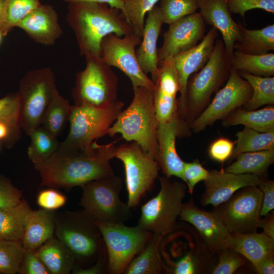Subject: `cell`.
Returning <instances> with one entry per match:
<instances>
[{
  "label": "cell",
  "mask_w": 274,
  "mask_h": 274,
  "mask_svg": "<svg viewBox=\"0 0 274 274\" xmlns=\"http://www.w3.org/2000/svg\"><path fill=\"white\" fill-rule=\"evenodd\" d=\"M116 141L105 145L93 142L90 151L70 153L57 150L46 160L34 165L41 186L71 188L115 174L110 163L114 158Z\"/></svg>",
  "instance_id": "obj_1"
},
{
  "label": "cell",
  "mask_w": 274,
  "mask_h": 274,
  "mask_svg": "<svg viewBox=\"0 0 274 274\" xmlns=\"http://www.w3.org/2000/svg\"><path fill=\"white\" fill-rule=\"evenodd\" d=\"M74 26L82 52L100 56L101 43L110 33L123 37L133 33L121 10L105 4L70 3Z\"/></svg>",
  "instance_id": "obj_2"
},
{
  "label": "cell",
  "mask_w": 274,
  "mask_h": 274,
  "mask_svg": "<svg viewBox=\"0 0 274 274\" xmlns=\"http://www.w3.org/2000/svg\"><path fill=\"white\" fill-rule=\"evenodd\" d=\"M133 92L131 102L120 112L108 134L113 137L119 133L127 142L138 143L156 160L159 122L155 110L153 90L139 87Z\"/></svg>",
  "instance_id": "obj_3"
},
{
  "label": "cell",
  "mask_w": 274,
  "mask_h": 274,
  "mask_svg": "<svg viewBox=\"0 0 274 274\" xmlns=\"http://www.w3.org/2000/svg\"><path fill=\"white\" fill-rule=\"evenodd\" d=\"M54 216L56 237L72 253L77 267L93 264L105 245L96 221L84 210L54 213Z\"/></svg>",
  "instance_id": "obj_4"
},
{
  "label": "cell",
  "mask_w": 274,
  "mask_h": 274,
  "mask_svg": "<svg viewBox=\"0 0 274 274\" xmlns=\"http://www.w3.org/2000/svg\"><path fill=\"white\" fill-rule=\"evenodd\" d=\"M231 68V57L222 39H217L208 61L188 80L183 118L189 124L208 106L212 95L224 85Z\"/></svg>",
  "instance_id": "obj_5"
},
{
  "label": "cell",
  "mask_w": 274,
  "mask_h": 274,
  "mask_svg": "<svg viewBox=\"0 0 274 274\" xmlns=\"http://www.w3.org/2000/svg\"><path fill=\"white\" fill-rule=\"evenodd\" d=\"M123 107L119 100L106 108L73 106L68 134L57 150L70 153L91 151L95 140L108 134Z\"/></svg>",
  "instance_id": "obj_6"
},
{
  "label": "cell",
  "mask_w": 274,
  "mask_h": 274,
  "mask_svg": "<svg viewBox=\"0 0 274 274\" xmlns=\"http://www.w3.org/2000/svg\"><path fill=\"white\" fill-rule=\"evenodd\" d=\"M159 179V191L141 207L138 225L164 237L172 231L179 218L187 187L184 182L172 181L164 175Z\"/></svg>",
  "instance_id": "obj_7"
},
{
  "label": "cell",
  "mask_w": 274,
  "mask_h": 274,
  "mask_svg": "<svg viewBox=\"0 0 274 274\" xmlns=\"http://www.w3.org/2000/svg\"><path fill=\"white\" fill-rule=\"evenodd\" d=\"M122 186V179L115 174L91 181L81 186L79 204L97 221L124 224L131 211L120 198Z\"/></svg>",
  "instance_id": "obj_8"
},
{
  "label": "cell",
  "mask_w": 274,
  "mask_h": 274,
  "mask_svg": "<svg viewBox=\"0 0 274 274\" xmlns=\"http://www.w3.org/2000/svg\"><path fill=\"white\" fill-rule=\"evenodd\" d=\"M87 59L86 66L78 74L73 92L75 105L107 107L117 100L118 77L100 56Z\"/></svg>",
  "instance_id": "obj_9"
},
{
  "label": "cell",
  "mask_w": 274,
  "mask_h": 274,
  "mask_svg": "<svg viewBox=\"0 0 274 274\" xmlns=\"http://www.w3.org/2000/svg\"><path fill=\"white\" fill-rule=\"evenodd\" d=\"M114 157L124 165L127 205L130 209L135 208L152 188L158 176L159 165L156 159L134 141L116 147Z\"/></svg>",
  "instance_id": "obj_10"
},
{
  "label": "cell",
  "mask_w": 274,
  "mask_h": 274,
  "mask_svg": "<svg viewBox=\"0 0 274 274\" xmlns=\"http://www.w3.org/2000/svg\"><path fill=\"white\" fill-rule=\"evenodd\" d=\"M96 222L107 252L109 273H123L152 233L139 225L128 226L124 224Z\"/></svg>",
  "instance_id": "obj_11"
},
{
  "label": "cell",
  "mask_w": 274,
  "mask_h": 274,
  "mask_svg": "<svg viewBox=\"0 0 274 274\" xmlns=\"http://www.w3.org/2000/svg\"><path fill=\"white\" fill-rule=\"evenodd\" d=\"M56 90L53 76L48 71L30 73L21 81L17 93L20 101L19 122L28 135L41 125Z\"/></svg>",
  "instance_id": "obj_12"
},
{
  "label": "cell",
  "mask_w": 274,
  "mask_h": 274,
  "mask_svg": "<svg viewBox=\"0 0 274 274\" xmlns=\"http://www.w3.org/2000/svg\"><path fill=\"white\" fill-rule=\"evenodd\" d=\"M262 196L258 186H247L212 211L231 234L255 232L260 227L262 221L260 212Z\"/></svg>",
  "instance_id": "obj_13"
},
{
  "label": "cell",
  "mask_w": 274,
  "mask_h": 274,
  "mask_svg": "<svg viewBox=\"0 0 274 274\" xmlns=\"http://www.w3.org/2000/svg\"><path fill=\"white\" fill-rule=\"evenodd\" d=\"M141 40L134 33L123 37L109 34L101 41L100 57L106 64L119 68L127 76L133 90L139 87L154 90V82L143 71L136 56L135 48Z\"/></svg>",
  "instance_id": "obj_14"
},
{
  "label": "cell",
  "mask_w": 274,
  "mask_h": 274,
  "mask_svg": "<svg viewBox=\"0 0 274 274\" xmlns=\"http://www.w3.org/2000/svg\"><path fill=\"white\" fill-rule=\"evenodd\" d=\"M252 88L232 66L229 76L206 109L190 124L192 131L198 133L233 111L242 108L250 99Z\"/></svg>",
  "instance_id": "obj_15"
},
{
  "label": "cell",
  "mask_w": 274,
  "mask_h": 274,
  "mask_svg": "<svg viewBox=\"0 0 274 274\" xmlns=\"http://www.w3.org/2000/svg\"><path fill=\"white\" fill-rule=\"evenodd\" d=\"M192 130L190 124L179 111L169 121L159 123L157 132L156 160L163 175L170 178L175 176L185 183L183 174L184 162L178 155L176 142L178 138L189 137Z\"/></svg>",
  "instance_id": "obj_16"
},
{
  "label": "cell",
  "mask_w": 274,
  "mask_h": 274,
  "mask_svg": "<svg viewBox=\"0 0 274 274\" xmlns=\"http://www.w3.org/2000/svg\"><path fill=\"white\" fill-rule=\"evenodd\" d=\"M179 219L195 228L212 253L230 247L232 234L213 212L201 210L190 200L183 203Z\"/></svg>",
  "instance_id": "obj_17"
},
{
  "label": "cell",
  "mask_w": 274,
  "mask_h": 274,
  "mask_svg": "<svg viewBox=\"0 0 274 274\" xmlns=\"http://www.w3.org/2000/svg\"><path fill=\"white\" fill-rule=\"evenodd\" d=\"M206 24L200 14L185 16L170 24L157 50L158 63L196 46L205 36Z\"/></svg>",
  "instance_id": "obj_18"
},
{
  "label": "cell",
  "mask_w": 274,
  "mask_h": 274,
  "mask_svg": "<svg viewBox=\"0 0 274 274\" xmlns=\"http://www.w3.org/2000/svg\"><path fill=\"white\" fill-rule=\"evenodd\" d=\"M218 36L219 31L212 27L196 46L174 56L180 87V95L178 98V111L183 117L188 80L191 75L201 70L208 61Z\"/></svg>",
  "instance_id": "obj_19"
},
{
  "label": "cell",
  "mask_w": 274,
  "mask_h": 274,
  "mask_svg": "<svg viewBox=\"0 0 274 274\" xmlns=\"http://www.w3.org/2000/svg\"><path fill=\"white\" fill-rule=\"evenodd\" d=\"M154 103L159 123L170 120L178 111L177 94L180 87L174 56L166 57L158 63L154 81Z\"/></svg>",
  "instance_id": "obj_20"
},
{
  "label": "cell",
  "mask_w": 274,
  "mask_h": 274,
  "mask_svg": "<svg viewBox=\"0 0 274 274\" xmlns=\"http://www.w3.org/2000/svg\"><path fill=\"white\" fill-rule=\"evenodd\" d=\"M263 177L252 174H235L224 169L209 170V176L204 181V192L202 195V206L215 207L227 200L239 189L250 186H257Z\"/></svg>",
  "instance_id": "obj_21"
},
{
  "label": "cell",
  "mask_w": 274,
  "mask_h": 274,
  "mask_svg": "<svg viewBox=\"0 0 274 274\" xmlns=\"http://www.w3.org/2000/svg\"><path fill=\"white\" fill-rule=\"evenodd\" d=\"M198 9L205 23L222 35L228 55L232 57L234 46L241 40L238 23L231 17L225 0H197Z\"/></svg>",
  "instance_id": "obj_22"
},
{
  "label": "cell",
  "mask_w": 274,
  "mask_h": 274,
  "mask_svg": "<svg viewBox=\"0 0 274 274\" xmlns=\"http://www.w3.org/2000/svg\"><path fill=\"white\" fill-rule=\"evenodd\" d=\"M164 21L158 5H156L148 13L141 42L136 50L139 63L146 74H150L154 81L157 74L158 60L157 41Z\"/></svg>",
  "instance_id": "obj_23"
},
{
  "label": "cell",
  "mask_w": 274,
  "mask_h": 274,
  "mask_svg": "<svg viewBox=\"0 0 274 274\" xmlns=\"http://www.w3.org/2000/svg\"><path fill=\"white\" fill-rule=\"evenodd\" d=\"M231 234L232 240L229 248L243 256L253 266L274 254V239L263 231Z\"/></svg>",
  "instance_id": "obj_24"
},
{
  "label": "cell",
  "mask_w": 274,
  "mask_h": 274,
  "mask_svg": "<svg viewBox=\"0 0 274 274\" xmlns=\"http://www.w3.org/2000/svg\"><path fill=\"white\" fill-rule=\"evenodd\" d=\"M55 223L52 211L31 210L21 240L24 248L36 250L54 236Z\"/></svg>",
  "instance_id": "obj_25"
},
{
  "label": "cell",
  "mask_w": 274,
  "mask_h": 274,
  "mask_svg": "<svg viewBox=\"0 0 274 274\" xmlns=\"http://www.w3.org/2000/svg\"><path fill=\"white\" fill-rule=\"evenodd\" d=\"M39 258L51 274H68L76 266L74 256L54 236L36 249Z\"/></svg>",
  "instance_id": "obj_26"
},
{
  "label": "cell",
  "mask_w": 274,
  "mask_h": 274,
  "mask_svg": "<svg viewBox=\"0 0 274 274\" xmlns=\"http://www.w3.org/2000/svg\"><path fill=\"white\" fill-rule=\"evenodd\" d=\"M16 26L43 42L55 38L58 26L54 11L48 6L40 5L21 20Z\"/></svg>",
  "instance_id": "obj_27"
},
{
  "label": "cell",
  "mask_w": 274,
  "mask_h": 274,
  "mask_svg": "<svg viewBox=\"0 0 274 274\" xmlns=\"http://www.w3.org/2000/svg\"><path fill=\"white\" fill-rule=\"evenodd\" d=\"M163 237L152 233L144 247L131 261L123 273H160L164 268L159 250Z\"/></svg>",
  "instance_id": "obj_28"
},
{
  "label": "cell",
  "mask_w": 274,
  "mask_h": 274,
  "mask_svg": "<svg viewBox=\"0 0 274 274\" xmlns=\"http://www.w3.org/2000/svg\"><path fill=\"white\" fill-rule=\"evenodd\" d=\"M222 120L224 127L243 125L260 132L274 130V106L254 110L239 108Z\"/></svg>",
  "instance_id": "obj_29"
},
{
  "label": "cell",
  "mask_w": 274,
  "mask_h": 274,
  "mask_svg": "<svg viewBox=\"0 0 274 274\" xmlns=\"http://www.w3.org/2000/svg\"><path fill=\"white\" fill-rule=\"evenodd\" d=\"M241 40L234 50L251 55H262L274 50V24L258 29H250L238 22Z\"/></svg>",
  "instance_id": "obj_30"
},
{
  "label": "cell",
  "mask_w": 274,
  "mask_h": 274,
  "mask_svg": "<svg viewBox=\"0 0 274 274\" xmlns=\"http://www.w3.org/2000/svg\"><path fill=\"white\" fill-rule=\"evenodd\" d=\"M31 211L23 199L15 206L0 208V236L4 239L21 241Z\"/></svg>",
  "instance_id": "obj_31"
},
{
  "label": "cell",
  "mask_w": 274,
  "mask_h": 274,
  "mask_svg": "<svg viewBox=\"0 0 274 274\" xmlns=\"http://www.w3.org/2000/svg\"><path fill=\"white\" fill-rule=\"evenodd\" d=\"M235 161L224 170L235 174H252L261 177L274 162V149L247 152L237 155Z\"/></svg>",
  "instance_id": "obj_32"
},
{
  "label": "cell",
  "mask_w": 274,
  "mask_h": 274,
  "mask_svg": "<svg viewBox=\"0 0 274 274\" xmlns=\"http://www.w3.org/2000/svg\"><path fill=\"white\" fill-rule=\"evenodd\" d=\"M232 66L238 72H244L260 77L274 76V53L251 55L234 50Z\"/></svg>",
  "instance_id": "obj_33"
},
{
  "label": "cell",
  "mask_w": 274,
  "mask_h": 274,
  "mask_svg": "<svg viewBox=\"0 0 274 274\" xmlns=\"http://www.w3.org/2000/svg\"><path fill=\"white\" fill-rule=\"evenodd\" d=\"M252 88L250 99L242 107L247 110H257L265 105L274 104V77H260L238 72Z\"/></svg>",
  "instance_id": "obj_34"
},
{
  "label": "cell",
  "mask_w": 274,
  "mask_h": 274,
  "mask_svg": "<svg viewBox=\"0 0 274 274\" xmlns=\"http://www.w3.org/2000/svg\"><path fill=\"white\" fill-rule=\"evenodd\" d=\"M73 107L56 90L44 115L41 125L57 138L69 121Z\"/></svg>",
  "instance_id": "obj_35"
},
{
  "label": "cell",
  "mask_w": 274,
  "mask_h": 274,
  "mask_svg": "<svg viewBox=\"0 0 274 274\" xmlns=\"http://www.w3.org/2000/svg\"><path fill=\"white\" fill-rule=\"evenodd\" d=\"M235 135L237 140L230 160L242 153L274 149V130L260 132L245 127Z\"/></svg>",
  "instance_id": "obj_36"
},
{
  "label": "cell",
  "mask_w": 274,
  "mask_h": 274,
  "mask_svg": "<svg viewBox=\"0 0 274 274\" xmlns=\"http://www.w3.org/2000/svg\"><path fill=\"white\" fill-rule=\"evenodd\" d=\"M30 138L27 155L34 165L50 158L58 149L59 143L42 126L33 129L28 135Z\"/></svg>",
  "instance_id": "obj_37"
},
{
  "label": "cell",
  "mask_w": 274,
  "mask_h": 274,
  "mask_svg": "<svg viewBox=\"0 0 274 274\" xmlns=\"http://www.w3.org/2000/svg\"><path fill=\"white\" fill-rule=\"evenodd\" d=\"M41 5L39 0H5L1 29L4 35Z\"/></svg>",
  "instance_id": "obj_38"
},
{
  "label": "cell",
  "mask_w": 274,
  "mask_h": 274,
  "mask_svg": "<svg viewBox=\"0 0 274 274\" xmlns=\"http://www.w3.org/2000/svg\"><path fill=\"white\" fill-rule=\"evenodd\" d=\"M160 0H123L124 9L122 12L133 33L142 37L145 15Z\"/></svg>",
  "instance_id": "obj_39"
},
{
  "label": "cell",
  "mask_w": 274,
  "mask_h": 274,
  "mask_svg": "<svg viewBox=\"0 0 274 274\" xmlns=\"http://www.w3.org/2000/svg\"><path fill=\"white\" fill-rule=\"evenodd\" d=\"M24 250L21 241H0V273H18Z\"/></svg>",
  "instance_id": "obj_40"
},
{
  "label": "cell",
  "mask_w": 274,
  "mask_h": 274,
  "mask_svg": "<svg viewBox=\"0 0 274 274\" xmlns=\"http://www.w3.org/2000/svg\"><path fill=\"white\" fill-rule=\"evenodd\" d=\"M158 6L164 23L170 24L196 13L197 0H160Z\"/></svg>",
  "instance_id": "obj_41"
},
{
  "label": "cell",
  "mask_w": 274,
  "mask_h": 274,
  "mask_svg": "<svg viewBox=\"0 0 274 274\" xmlns=\"http://www.w3.org/2000/svg\"><path fill=\"white\" fill-rule=\"evenodd\" d=\"M218 254V262L212 270L213 274H232L247 261L243 256L230 248L223 249Z\"/></svg>",
  "instance_id": "obj_42"
},
{
  "label": "cell",
  "mask_w": 274,
  "mask_h": 274,
  "mask_svg": "<svg viewBox=\"0 0 274 274\" xmlns=\"http://www.w3.org/2000/svg\"><path fill=\"white\" fill-rule=\"evenodd\" d=\"M230 13L245 18L246 13L253 9H261L274 14V0H225Z\"/></svg>",
  "instance_id": "obj_43"
},
{
  "label": "cell",
  "mask_w": 274,
  "mask_h": 274,
  "mask_svg": "<svg viewBox=\"0 0 274 274\" xmlns=\"http://www.w3.org/2000/svg\"><path fill=\"white\" fill-rule=\"evenodd\" d=\"M183 174L188 192L192 194L196 185L207 180L209 170L203 167L198 160L195 159L192 162H184Z\"/></svg>",
  "instance_id": "obj_44"
},
{
  "label": "cell",
  "mask_w": 274,
  "mask_h": 274,
  "mask_svg": "<svg viewBox=\"0 0 274 274\" xmlns=\"http://www.w3.org/2000/svg\"><path fill=\"white\" fill-rule=\"evenodd\" d=\"M20 274H50L37 254L36 250L24 248L19 269Z\"/></svg>",
  "instance_id": "obj_45"
},
{
  "label": "cell",
  "mask_w": 274,
  "mask_h": 274,
  "mask_svg": "<svg viewBox=\"0 0 274 274\" xmlns=\"http://www.w3.org/2000/svg\"><path fill=\"white\" fill-rule=\"evenodd\" d=\"M235 143L227 138H219L210 145L208 155L212 159L224 163L231 157Z\"/></svg>",
  "instance_id": "obj_46"
},
{
  "label": "cell",
  "mask_w": 274,
  "mask_h": 274,
  "mask_svg": "<svg viewBox=\"0 0 274 274\" xmlns=\"http://www.w3.org/2000/svg\"><path fill=\"white\" fill-rule=\"evenodd\" d=\"M22 197V191L15 187L9 179L0 175V208L15 206Z\"/></svg>",
  "instance_id": "obj_47"
},
{
  "label": "cell",
  "mask_w": 274,
  "mask_h": 274,
  "mask_svg": "<svg viewBox=\"0 0 274 274\" xmlns=\"http://www.w3.org/2000/svg\"><path fill=\"white\" fill-rule=\"evenodd\" d=\"M37 201L43 209L53 211L65 204L66 197L57 190L50 188L40 191L38 195Z\"/></svg>",
  "instance_id": "obj_48"
},
{
  "label": "cell",
  "mask_w": 274,
  "mask_h": 274,
  "mask_svg": "<svg viewBox=\"0 0 274 274\" xmlns=\"http://www.w3.org/2000/svg\"><path fill=\"white\" fill-rule=\"evenodd\" d=\"M21 126L18 120H0V144L11 147L21 136Z\"/></svg>",
  "instance_id": "obj_49"
},
{
  "label": "cell",
  "mask_w": 274,
  "mask_h": 274,
  "mask_svg": "<svg viewBox=\"0 0 274 274\" xmlns=\"http://www.w3.org/2000/svg\"><path fill=\"white\" fill-rule=\"evenodd\" d=\"M20 101L17 95L9 94L0 99V120L19 121Z\"/></svg>",
  "instance_id": "obj_50"
},
{
  "label": "cell",
  "mask_w": 274,
  "mask_h": 274,
  "mask_svg": "<svg viewBox=\"0 0 274 274\" xmlns=\"http://www.w3.org/2000/svg\"><path fill=\"white\" fill-rule=\"evenodd\" d=\"M262 192L260 216H265L274 209V182L263 179L257 186Z\"/></svg>",
  "instance_id": "obj_51"
},
{
  "label": "cell",
  "mask_w": 274,
  "mask_h": 274,
  "mask_svg": "<svg viewBox=\"0 0 274 274\" xmlns=\"http://www.w3.org/2000/svg\"><path fill=\"white\" fill-rule=\"evenodd\" d=\"M108 272V255L105 245L97 260L92 265L86 267H75L72 273L100 274Z\"/></svg>",
  "instance_id": "obj_52"
},
{
  "label": "cell",
  "mask_w": 274,
  "mask_h": 274,
  "mask_svg": "<svg viewBox=\"0 0 274 274\" xmlns=\"http://www.w3.org/2000/svg\"><path fill=\"white\" fill-rule=\"evenodd\" d=\"M254 266L258 273L273 274L274 254L267 256Z\"/></svg>",
  "instance_id": "obj_53"
},
{
  "label": "cell",
  "mask_w": 274,
  "mask_h": 274,
  "mask_svg": "<svg viewBox=\"0 0 274 274\" xmlns=\"http://www.w3.org/2000/svg\"><path fill=\"white\" fill-rule=\"evenodd\" d=\"M264 219H262L260 227L263 229V231L274 239V215L272 213L268 214L265 216Z\"/></svg>",
  "instance_id": "obj_54"
},
{
  "label": "cell",
  "mask_w": 274,
  "mask_h": 274,
  "mask_svg": "<svg viewBox=\"0 0 274 274\" xmlns=\"http://www.w3.org/2000/svg\"><path fill=\"white\" fill-rule=\"evenodd\" d=\"M70 3L78 2H92L105 4L111 8L119 9L122 12L124 9L123 0H63Z\"/></svg>",
  "instance_id": "obj_55"
},
{
  "label": "cell",
  "mask_w": 274,
  "mask_h": 274,
  "mask_svg": "<svg viewBox=\"0 0 274 274\" xmlns=\"http://www.w3.org/2000/svg\"><path fill=\"white\" fill-rule=\"evenodd\" d=\"M5 2V0H0V29L3 22Z\"/></svg>",
  "instance_id": "obj_56"
},
{
  "label": "cell",
  "mask_w": 274,
  "mask_h": 274,
  "mask_svg": "<svg viewBox=\"0 0 274 274\" xmlns=\"http://www.w3.org/2000/svg\"><path fill=\"white\" fill-rule=\"evenodd\" d=\"M3 33L2 31V30H1L0 29V43H1V40H2V36H3Z\"/></svg>",
  "instance_id": "obj_57"
},
{
  "label": "cell",
  "mask_w": 274,
  "mask_h": 274,
  "mask_svg": "<svg viewBox=\"0 0 274 274\" xmlns=\"http://www.w3.org/2000/svg\"><path fill=\"white\" fill-rule=\"evenodd\" d=\"M4 239L2 237L0 236V241Z\"/></svg>",
  "instance_id": "obj_58"
},
{
  "label": "cell",
  "mask_w": 274,
  "mask_h": 274,
  "mask_svg": "<svg viewBox=\"0 0 274 274\" xmlns=\"http://www.w3.org/2000/svg\"><path fill=\"white\" fill-rule=\"evenodd\" d=\"M1 144H0V147H1Z\"/></svg>",
  "instance_id": "obj_59"
}]
</instances>
